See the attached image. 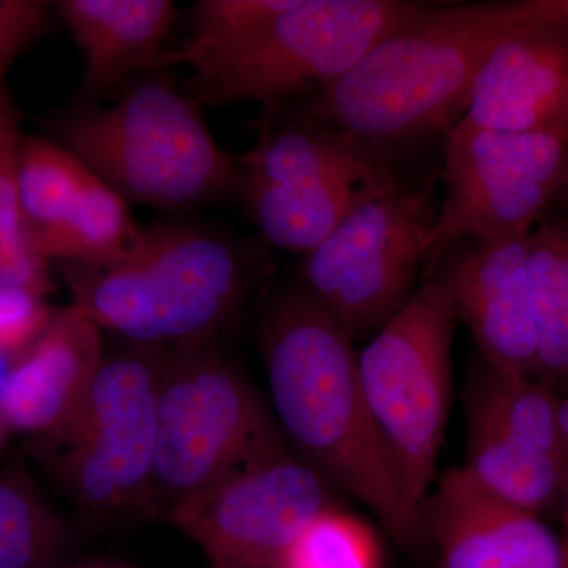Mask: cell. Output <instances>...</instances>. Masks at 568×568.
Wrapping results in <instances>:
<instances>
[{"label":"cell","instance_id":"5b68a950","mask_svg":"<svg viewBox=\"0 0 568 568\" xmlns=\"http://www.w3.org/2000/svg\"><path fill=\"white\" fill-rule=\"evenodd\" d=\"M63 149L123 200L185 211L237 193L235 163L196 100L170 81L134 84L111 108H82L55 129Z\"/></svg>","mask_w":568,"mask_h":568},{"label":"cell","instance_id":"83f0119b","mask_svg":"<svg viewBox=\"0 0 568 568\" xmlns=\"http://www.w3.org/2000/svg\"><path fill=\"white\" fill-rule=\"evenodd\" d=\"M48 7L40 0H0V85L14 59L47 28Z\"/></svg>","mask_w":568,"mask_h":568},{"label":"cell","instance_id":"4dcf8cb0","mask_svg":"<svg viewBox=\"0 0 568 568\" xmlns=\"http://www.w3.org/2000/svg\"><path fill=\"white\" fill-rule=\"evenodd\" d=\"M556 10L559 24L568 32V0H556Z\"/></svg>","mask_w":568,"mask_h":568},{"label":"cell","instance_id":"44dd1931","mask_svg":"<svg viewBox=\"0 0 568 568\" xmlns=\"http://www.w3.org/2000/svg\"><path fill=\"white\" fill-rule=\"evenodd\" d=\"M140 230L121 194L92 174L77 207L62 222L29 235L28 245L44 261L106 267L129 252Z\"/></svg>","mask_w":568,"mask_h":568},{"label":"cell","instance_id":"9a60e30c","mask_svg":"<svg viewBox=\"0 0 568 568\" xmlns=\"http://www.w3.org/2000/svg\"><path fill=\"white\" fill-rule=\"evenodd\" d=\"M437 568H567L558 534L452 467L420 507Z\"/></svg>","mask_w":568,"mask_h":568},{"label":"cell","instance_id":"6da1fadb","mask_svg":"<svg viewBox=\"0 0 568 568\" xmlns=\"http://www.w3.org/2000/svg\"><path fill=\"white\" fill-rule=\"evenodd\" d=\"M254 342L291 450L364 504L399 548L422 555L424 519L366 403L351 336L298 282L268 298Z\"/></svg>","mask_w":568,"mask_h":568},{"label":"cell","instance_id":"d6a6232c","mask_svg":"<svg viewBox=\"0 0 568 568\" xmlns=\"http://www.w3.org/2000/svg\"><path fill=\"white\" fill-rule=\"evenodd\" d=\"M560 196H564V197H566V200H568V179H567V183H566V189H564V192H562V194H560Z\"/></svg>","mask_w":568,"mask_h":568},{"label":"cell","instance_id":"603a6c76","mask_svg":"<svg viewBox=\"0 0 568 568\" xmlns=\"http://www.w3.org/2000/svg\"><path fill=\"white\" fill-rule=\"evenodd\" d=\"M22 140L17 111L6 88L0 85V284L47 297L52 290L48 261L29 248L22 224Z\"/></svg>","mask_w":568,"mask_h":568},{"label":"cell","instance_id":"7a4b0ae2","mask_svg":"<svg viewBox=\"0 0 568 568\" xmlns=\"http://www.w3.org/2000/svg\"><path fill=\"white\" fill-rule=\"evenodd\" d=\"M540 0L426 6L377 41L295 118L332 126L387 156L394 145L450 132L465 118L481 63Z\"/></svg>","mask_w":568,"mask_h":568},{"label":"cell","instance_id":"52a82bcc","mask_svg":"<svg viewBox=\"0 0 568 568\" xmlns=\"http://www.w3.org/2000/svg\"><path fill=\"white\" fill-rule=\"evenodd\" d=\"M457 323L446 287L428 278L358 353L366 403L418 514L446 437Z\"/></svg>","mask_w":568,"mask_h":568},{"label":"cell","instance_id":"9c48e42d","mask_svg":"<svg viewBox=\"0 0 568 568\" xmlns=\"http://www.w3.org/2000/svg\"><path fill=\"white\" fill-rule=\"evenodd\" d=\"M435 215L428 196L394 171L306 254L301 282L353 342L373 338L420 286Z\"/></svg>","mask_w":568,"mask_h":568},{"label":"cell","instance_id":"8fae6325","mask_svg":"<svg viewBox=\"0 0 568 568\" xmlns=\"http://www.w3.org/2000/svg\"><path fill=\"white\" fill-rule=\"evenodd\" d=\"M466 462L481 488L541 517L559 510L568 487V455L559 395L532 376L504 372L474 354L463 394Z\"/></svg>","mask_w":568,"mask_h":568},{"label":"cell","instance_id":"f1b7e54d","mask_svg":"<svg viewBox=\"0 0 568 568\" xmlns=\"http://www.w3.org/2000/svg\"><path fill=\"white\" fill-rule=\"evenodd\" d=\"M560 514V544H562L564 556H566V564L568 568V487L566 495L562 497V503L559 507Z\"/></svg>","mask_w":568,"mask_h":568},{"label":"cell","instance_id":"d6986e66","mask_svg":"<svg viewBox=\"0 0 568 568\" xmlns=\"http://www.w3.org/2000/svg\"><path fill=\"white\" fill-rule=\"evenodd\" d=\"M392 173L368 183L257 186L237 194L267 244L306 256Z\"/></svg>","mask_w":568,"mask_h":568},{"label":"cell","instance_id":"e0dca14e","mask_svg":"<svg viewBox=\"0 0 568 568\" xmlns=\"http://www.w3.org/2000/svg\"><path fill=\"white\" fill-rule=\"evenodd\" d=\"M55 9L85 55L84 102L118 88L134 71L170 67L163 43L178 21L171 0H62Z\"/></svg>","mask_w":568,"mask_h":568},{"label":"cell","instance_id":"ffe728a7","mask_svg":"<svg viewBox=\"0 0 568 568\" xmlns=\"http://www.w3.org/2000/svg\"><path fill=\"white\" fill-rule=\"evenodd\" d=\"M538 335L536 377L559 396L568 387V216L541 219L529 234Z\"/></svg>","mask_w":568,"mask_h":568},{"label":"cell","instance_id":"484cf974","mask_svg":"<svg viewBox=\"0 0 568 568\" xmlns=\"http://www.w3.org/2000/svg\"><path fill=\"white\" fill-rule=\"evenodd\" d=\"M283 568H384V549L364 519L332 507L302 529Z\"/></svg>","mask_w":568,"mask_h":568},{"label":"cell","instance_id":"1f68e13d","mask_svg":"<svg viewBox=\"0 0 568 568\" xmlns=\"http://www.w3.org/2000/svg\"><path fill=\"white\" fill-rule=\"evenodd\" d=\"M9 432L10 429L7 428L6 420H3L2 414H0V450H2L3 444H6Z\"/></svg>","mask_w":568,"mask_h":568},{"label":"cell","instance_id":"8992f818","mask_svg":"<svg viewBox=\"0 0 568 568\" xmlns=\"http://www.w3.org/2000/svg\"><path fill=\"white\" fill-rule=\"evenodd\" d=\"M168 347L125 342L104 353L88 394L31 454L82 514L144 517Z\"/></svg>","mask_w":568,"mask_h":568},{"label":"cell","instance_id":"4316f807","mask_svg":"<svg viewBox=\"0 0 568 568\" xmlns=\"http://www.w3.org/2000/svg\"><path fill=\"white\" fill-rule=\"evenodd\" d=\"M54 312L44 297L0 284V355L13 362L37 342Z\"/></svg>","mask_w":568,"mask_h":568},{"label":"cell","instance_id":"277c9868","mask_svg":"<svg viewBox=\"0 0 568 568\" xmlns=\"http://www.w3.org/2000/svg\"><path fill=\"white\" fill-rule=\"evenodd\" d=\"M287 450L271 406L219 338L168 347L144 517L168 521Z\"/></svg>","mask_w":568,"mask_h":568},{"label":"cell","instance_id":"cb8c5ba5","mask_svg":"<svg viewBox=\"0 0 568 568\" xmlns=\"http://www.w3.org/2000/svg\"><path fill=\"white\" fill-rule=\"evenodd\" d=\"M91 171L55 142L22 140L20 201L26 241L62 222L80 203Z\"/></svg>","mask_w":568,"mask_h":568},{"label":"cell","instance_id":"5bb4252c","mask_svg":"<svg viewBox=\"0 0 568 568\" xmlns=\"http://www.w3.org/2000/svg\"><path fill=\"white\" fill-rule=\"evenodd\" d=\"M465 121L496 132H568V32L556 0L489 52L467 99Z\"/></svg>","mask_w":568,"mask_h":568},{"label":"cell","instance_id":"ac0fdd59","mask_svg":"<svg viewBox=\"0 0 568 568\" xmlns=\"http://www.w3.org/2000/svg\"><path fill=\"white\" fill-rule=\"evenodd\" d=\"M390 171L387 156L364 142L297 118L261 134L235 163L237 193L257 186L368 183Z\"/></svg>","mask_w":568,"mask_h":568},{"label":"cell","instance_id":"f546056e","mask_svg":"<svg viewBox=\"0 0 568 568\" xmlns=\"http://www.w3.org/2000/svg\"><path fill=\"white\" fill-rule=\"evenodd\" d=\"M559 426L562 433L564 446H566L568 455V387L562 395L559 396Z\"/></svg>","mask_w":568,"mask_h":568},{"label":"cell","instance_id":"d4e9b609","mask_svg":"<svg viewBox=\"0 0 568 568\" xmlns=\"http://www.w3.org/2000/svg\"><path fill=\"white\" fill-rule=\"evenodd\" d=\"M295 0H201L194 6L192 36L168 63H189L201 70L241 50Z\"/></svg>","mask_w":568,"mask_h":568},{"label":"cell","instance_id":"2e32d148","mask_svg":"<svg viewBox=\"0 0 568 568\" xmlns=\"http://www.w3.org/2000/svg\"><path fill=\"white\" fill-rule=\"evenodd\" d=\"M104 357L100 327L80 308L58 310L43 334L0 381V414L31 437L62 424L80 405Z\"/></svg>","mask_w":568,"mask_h":568},{"label":"cell","instance_id":"4fadbf2b","mask_svg":"<svg viewBox=\"0 0 568 568\" xmlns=\"http://www.w3.org/2000/svg\"><path fill=\"white\" fill-rule=\"evenodd\" d=\"M529 234L459 239L432 264L433 278L446 287L477 353L504 372L534 377L538 335Z\"/></svg>","mask_w":568,"mask_h":568},{"label":"cell","instance_id":"7c38bea8","mask_svg":"<svg viewBox=\"0 0 568 568\" xmlns=\"http://www.w3.org/2000/svg\"><path fill=\"white\" fill-rule=\"evenodd\" d=\"M339 506L338 489L287 450L179 508L168 523L203 548L212 568H283L302 529Z\"/></svg>","mask_w":568,"mask_h":568},{"label":"cell","instance_id":"3957f363","mask_svg":"<svg viewBox=\"0 0 568 568\" xmlns=\"http://www.w3.org/2000/svg\"><path fill=\"white\" fill-rule=\"evenodd\" d=\"M63 272L73 305L100 328L153 346L219 338L272 275L264 244L181 222L140 230L118 263Z\"/></svg>","mask_w":568,"mask_h":568},{"label":"cell","instance_id":"ba28073f","mask_svg":"<svg viewBox=\"0 0 568 568\" xmlns=\"http://www.w3.org/2000/svg\"><path fill=\"white\" fill-rule=\"evenodd\" d=\"M426 6L407 0H295L241 50L194 71V95L211 106H275L308 99L342 80L377 41Z\"/></svg>","mask_w":568,"mask_h":568},{"label":"cell","instance_id":"30bf717a","mask_svg":"<svg viewBox=\"0 0 568 568\" xmlns=\"http://www.w3.org/2000/svg\"><path fill=\"white\" fill-rule=\"evenodd\" d=\"M568 179V132L508 133L462 119L447 134L443 205L426 263L465 237L529 234Z\"/></svg>","mask_w":568,"mask_h":568},{"label":"cell","instance_id":"7402d4cb","mask_svg":"<svg viewBox=\"0 0 568 568\" xmlns=\"http://www.w3.org/2000/svg\"><path fill=\"white\" fill-rule=\"evenodd\" d=\"M65 530L20 458L0 467V568H50Z\"/></svg>","mask_w":568,"mask_h":568}]
</instances>
